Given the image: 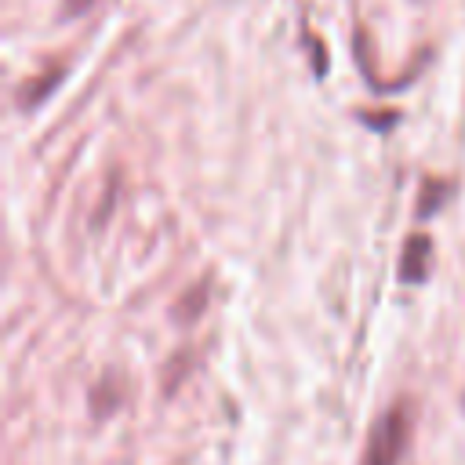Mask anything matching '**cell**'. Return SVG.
I'll return each mask as SVG.
<instances>
[{
	"instance_id": "3957f363",
	"label": "cell",
	"mask_w": 465,
	"mask_h": 465,
	"mask_svg": "<svg viewBox=\"0 0 465 465\" xmlns=\"http://www.w3.org/2000/svg\"><path fill=\"white\" fill-rule=\"evenodd\" d=\"M58 80H62V69H47V76H44V80H36L33 87L25 84V87L18 91V102H22V105H40V98H44Z\"/></svg>"
},
{
	"instance_id": "277c9868",
	"label": "cell",
	"mask_w": 465,
	"mask_h": 465,
	"mask_svg": "<svg viewBox=\"0 0 465 465\" xmlns=\"http://www.w3.org/2000/svg\"><path fill=\"white\" fill-rule=\"evenodd\" d=\"M91 4L94 0H62V18H80V15H87Z\"/></svg>"
},
{
	"instance_id": "7a4b0ae2",
	"label": "cell",
	"mask_w": 465,
	"mask_h": 465,
	"mask_svg": "<svg viewBox=\"0 0 465 465\" xmlns=\"http://www.w3.org/2000/svg\"><path fill=\"white\" fill-rule=\"evenodd\" d=\"M429 262H432V240L429 236H411L403 243V258H400V280L403 283H421L425 272H429Z\"/></svg>"
},
{
	"instance_id": "6da1fadb",
	"label": "cell",
	"mask_w": 465,
	"mask_h": 465,
	"mask_svg": "<svg viewBox=\"0 0 465 465\" xmlns=\"http://www.w3.org/2000/svg\"><path fill=\"white\" fill-rule=\"evenodd\" d=\"M407 440H411V414H407L403 403H396L374 421L360 465H400V458L407 450Z\"/></svg>"
}]
</instances>
